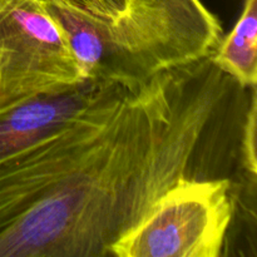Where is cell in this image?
Returning a JSON list of instances; mask_svg holds the SVG:
<instances>
[{"mask_svg": "<svg viewBox=\"0 0 257 257\" xmlns=\"http://www.w3.org/2000/svg\"><path fill=\"white\" fill-rule=\"evenodd\" d=\"M85 79L140 84L212 55L222 27L201 0H128L113 18L77 0H42Z\"/></svg>", "mask_w": 257, "mask_h": 257, "instance_id": "2", "label": "cell"}, {"mask_svg": "<svg viewBox=\"0 0 257 257\" xmlns=\"http://www.w3.org/2000/svg\"><path fill=\"white\" fill-rule=\"evenodd\" d=\"M84 80L42 0H0V107Z\"/></svg>", "mask_w": 257, "mask_h": 257, "instance_id": "4", "label": "cell"}, {"mask_svg": "<svg viewBox=\"0 0 257 257\" xmlns=\"http://www.w3.org/2000/svg\"><path fill=\"white\" fill-rule=\"evenodd\" d=\"M232 78L211 58L140 84L114 83L0 160V257L109 256L202 153Z\"/></svg>", "mask_w": 257, "mask_h": 257, "instance_id": "1", "label": "cell"}, {"mask_svg": "<svg viewBox=\"0 0 257 257\" xmlns=\"http://www.w3.org/2000/svg\"><path fill=\"white\" fill-rule=\"evenodd\" d=\"M211 62L241 88H255L257 82V0H245L233 29L222 38Z\"/></svg>", "mask_w": 257, "mask_h": 257, "instance_id": "6", "label": "cell"}, {"mask_svg": "<svg viewBox=\"0 0 257 257\" xmlns=\"http://www.w3.org/2000/svg\"><path fill=\"white\" fill-rule=\"evenodd\" d=\"M114 83L85 79L65 89L0 107V160L64 123Z\"/></svg>", "mask_w": 257, "mask_h": 257, "instance_id": "5", "label": "cell"}, {"mask_svg": "<svg viewBox=\"0 0 257 257\" xmlns=\"http://www.w3.org/2000/svg\"><path fill=\"white\" fill-rule=\"evenodd\" d=\"M250 109L246 114V123L243 127L242 136V161L243 167L252 175L256 176V93L252 88Z\"/></svg>", "mask_w": 257, "mask_h": 257, "instance_id": "7", "label": "cell"}, {"mask_svg": "<svg viewBox=\"0 0 257 257\" xmlns=\"http://www.w3.org/2000/svg\"><path fill=\"white\" fill-rule=\"evenodd\" d=\"M233 212L230 178H181L112 246L109 256L217 257Z\"/></svg>", "mask_w": 257, "mask_h": 257, "instance_id": "3", "label": "cell"}, {"mask_svg": "<svg viewBox=\"0 0 257 257\" xmlns=\"http://www.w3.org/2000/svg\"><path fill=\"white\" fill-rule=\"evenodd\" d=\"M95 14L107 18L117 17L125 10L128 0H77Z\"/></svg>", "mask_w": 257, "mask_h": 257, "instance_id": "8", "label": "cell"}]
</instances>
